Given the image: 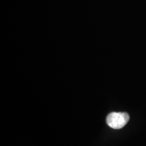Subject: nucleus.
Wrapping results in <instances>:
<instances>
[{"label": "nucleus", "instance_id": "obj_1", "mask_svg": "<svg viewBox=\"0 0 146 146\" xmlns=\"http://www.w3.org/2000/svg\"><path fill=\"white\" fill-rule=\"evenodd\" d=\"M129 120V115L126 112H111L108 115L106 123L110 127L120 129L127 125Z\"/></svg>", "mask_w": 146, "mask_h": 146}]
</instances>
